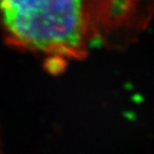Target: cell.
<instances>
[{"instance_id":"cell-1","label":"cell","mask_w":154,"mask_h":154,"mask_svg":"<svg viewBox=\"0 0 154 154\" xmlns=\"http://www.w3.org/2000/svg\"><path fill=\"white\" fill-rule=\"evenodd\" d=\"M153 13V0H0V28L10 46L60 69L97 43L134 42Z\"/></svg>"}]
</instances>
